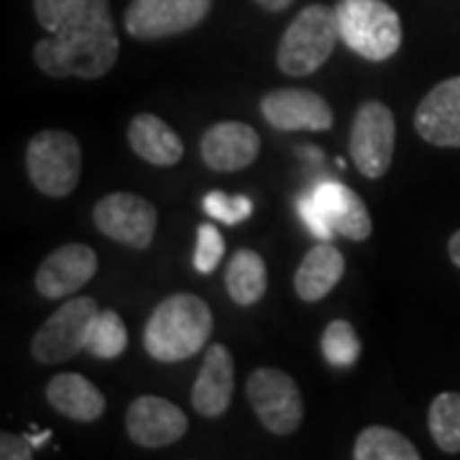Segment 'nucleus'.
I'll use <instances>...</instances> for the list:
<instances>
[{
    "label": "nucleus",
    "instance_id": "obj_17",
    "mask_svg": "<svg viewBox=\"0 0 460 460\" xmlns=\"http://www.w3.org/2000/svg\"><path fill=\"white\" fill-rule=\"evenodd\" d=\"M233 356L223 343H215L208 348L202 366H199V376L195 378L192 386V407L199 417L215 420L220 414H226L233 399Z\"/></svg>",
    "mask_w": 460,
    "mask_h": 460
},
{
    "label": "nucleus",
    "instance_id": "obj_15",
    "mask_svg": "<svg viewBox=\"0 0 460 460\" xmlns=\"http://www.w3.org/2000/svg\"><path fill=\"white\" fill-rule=\"evenodd\" d=\"M261 151V138L248 123L220 120L202 133L199 156L215 172H238L256 162Z\"/></svg>",
    "mask_w": 460,
    "mask_h": 460
},
{
    "label": "nucleus",
    "instance_id": "obj_25",
    "mask_svg": "<svg viewBox=\"0 0 460 460\" xmlns=\"http://www.w3.org/2000/svg\"><path fill=\"white\" fill-rule=\"evenodd\" d=\"M320 348L332 368H353L361 358V338L348 320H332L320 338Z\"/></svg>",
    "mask_w": 460,
    "mask_h": 460
},
{
    "label": "nucleus",
    "instance_id": "obj_12",
    "mask_svg": "<svg viewBox=\"0 0 460 460\" xmlns=\"http://www.w3.org/2000/svg\"><path fill=\"white\" fill-rule=\"evenodd\" d=\"M98 274V253L84 243H65L41 261L36 292L44 299H65L80 292Z\"/></svg>",
    "mask_w": 460,
    "mask_h": 460
},
{
    "label": "nucleus",
    "instance_id": "obj_7",
    "mask_svg": "<svg viewBox=\"0 0 460 460\" xmlns=\"http://www.w3.org/2000/svg\"><path fill=\"white\" fill-rule=\"evenodd\" d=\"M100 313L93 296H72L36 330L31 341V356L39 363H65L87 350V335L93 320Z\"/></svg>",
    "mask_w": 460,
    "mask_h": 460
},
{
    "label": "nucleus",
    "instance_id": "obj_16",
    "mask_svg": "<svg viewBox=\"0 0 460 460\" xmlns=\"http://www.w3.org/2000/svg\"><path fill=\"white\" fill-rule=\"evenodd\" d=\"M313 195L325 223L338 235L356 241V243L371 238L374 223H371L368 208L350 187H345L343 181H320L313 190Z\"/></svg>",
    "mask_w": 460,
    "mask_h": 460
},
{
    "label": "nucleus",
    "instance_id": "obj_3",
    "mask_svg": "<svg viewBox=\"0 0 460 460\" xmlns=\"http://www.w3.org/2000/svg\"><path fill=\"white\" fill-rule=\"evenodd\" d=\"M341 41L368 62H386L402 47V18L386 0H338Z\"/></svg>",
    "mask_w": 460,
    "mask_h": 460
},
{
    "label": "nucleus",
    "instance_id": "obj_1",
    "mask_svg": "<svg viewBox=\"0 0 460 460\" xmlns=\"http://www.w3.org/2000/svg\"><path fill=\"white\" fill-rule=\"evenodd\" d=\"M36 21L49 39L33 47L36 66L54 80H98L118 62L111 0H33Z\"/></svg>",
    "mask_w": 460,
    "mask_h": 460
},
{
    "label": "nucleus",
    "instance_id": "obj_11",
    "mask_svg": "<svg viewBox=\"0 0 460 460\" xmlns=\"http://www.w3.org/2000/svg\"><path fill=\"white\" fill-rule=\"evenodd\" d=\"M261 115L277 131H330L332 108L313 90L281 87L261 98Z\"/></svg>",
    "mask_w": 460,
    "mask_h": 460
},
{
    "label": "nucleus",
    "instance_id": "obj_26",
    "mask_svg": "<svg viewBox=\"0 0 460 460\" xmlns=\"http://www.w3.org/2000/svg\"><path fill=\"white\" fill-rule=\"evenodd\" d=\"M202 210L213 217L215 223H226V226H238L251 217L253 213V202L246 195H226V192H208L202 199Z\"/></svg>",
    "mask_w": 460,
    "mask_h": 460
},
{
    "label": "nucleus",
    "instance_id": "obj_30",
    "mask_svg": "<svg viewBox=\"0 0 460 460\" xmlns=\"http://www.w3.org/2000/svg\"><path fill=\"white\" fill-rule=\"evenodd\" d=\"M259 5H261L263 11H271V13H281V11H287L295 0H256Z\"/></svg>",
    "mask_w": 460,
    "mask_h": 460
},
{
    "label": "nucleus",
    "instance_id": "obj_2",
    "mask_svg": "<svg viewBox=\"0 0 460 460\" xmlns=\"http://www.w3.org/2000/svg\"><path fill=\"white\" fill-rule=\"evenodd\" d=\"M213 335V313L198 295L180 292L162 299L144 328V348L159 363L198 356Z\"/></svg>",
    "mask_w": 460,
    "mask_h": 460
},
{
    "label": "nucleus",
    "instance_id": "obj_5",
    "mask_svg": "<svg viewBox=\"0 0 460 460\" xmlns=\"http://www.w3.org/2000/svg\"><path fill=\"white\" fill-rule=\"evenodd\" d=\"M26 172L47 198H69L83 174L80 141L66 131H41L26 146Z\"/></svg>",
    "mask_w": 460,
    "mask_h": 460
},
{
    "label": "nucleus",
    "instance_id": "obj_14",
    "mask_svg": "<svg viewBox=\"0 0 460 460\" xmlns=\"http://www.w3.org/2000/svg\"><path fill=\"white\" fill-rule=\"evenodd\" d=\"M417 133L440 148H460V77L438 83L414 113Z\"/></svg>",
    "mask_w": 460,
    "mask_h": 460
},
{
    "label": "nucleus",
    "instance_id": "obj_19",
    "mask_svg": "<svg viewBox=\"0 0 460 460\" xmlns=\"http://www.w3.org/2000/svg\"><path fill=\"white\" fill-rule=\"evenodd\" d=\"M128 144L136 156L154 166H174L184 156L180 133L151 113H138L128 123Z\"/></svg>",
    "mask_w": 460,
    "mask_h": 460
},
{
    "label": "nucleus",
    "instance_id": "obj_32",
    "mask_svg": "<svg viewBox=\"0 0 460 460\" xmlns=\"http://www.w3.org/2000/svg\"><path fill=\"white\" fill-rule=\"evenodd\" d=\"M26 438L31 440L33 447H41V445L47 443V440H49V438H51V432H49V429H44V432H39V435H31V432H29Z\"/></svg>",
    "mask_w": 460,
    "mask_h": 460
},
{
    "label": "nucleus",
    "instance_id": "obj_13",
    "mask_svg": "<svg viewBox=\"0 0 460 460\" xmlns=\"http://www.w3.org/2000/svg\"><path fill=\"white\" fill-rule=\"evenodd\" d=\"M126 429L133 443L141 447H166L184 438L190 429L187 414L162 396L144 394L133 399L126 411Z\"/></svg>",
    "mask_w": 460,
    "mask_h": 460
},
{
    "label": "nucleus",
    "instance_id": "obj_28",
    "mask_svg": "<svg viewBox=\"0 0 460 460\" xmlns=\"http://www.w3.org/2000/svg\"><path fill=\"white\" fill-rule=\"evenodd\" d=\"M296 210H299L302 223L313 230L314 238H320V241H330V238H332V233H335V230L330 228L328 223H325V217H323L320 208H317V202H314L313 190H310V192H305V195H299V199H296Z\"/></svg>",
    "mask_w": 460,
    "mask_h": 460
},
{
    "label": "nucleus",
    "instance_id": "obj_29",
    "mask_svg": "<svg viewBox=\"0 0 460 460\" xmlns=\"http://www.w3.org/2000/svg\"><path fill=\"white\" fill-rule=\"evenodd\" d=\"M33 443L26 435H13V432H3L0 435V458L3 460H31Z\"/></svg>",
    "mask_w": 460,
    "mask_h": 460
},
{
    "label": "nucleus",
    "instance_id": "obj_10",
    "mask_svg": "<svg viewBox=\"0 0 460 460\" xmlns=\"http://www.w3.org/2000/svg\"><path fill=\"white\" fill-rule=\"evenodd\" d=\"M95 228L115 243L128 248H146L156 233V208L141 195L113 192L95 202L93 208Z\"/></svg>",
    "mask_w": 460,
    "mask_h": 460
},
{
    "label": "nucleus",
    "instance_id": "obj_8",
    "mask_svg": "<svg viewBox=\"0 0 460 460\" xmlns=\"http://www.w3.org/2000/svg\"><path fill=\"white\" fill-rule=\"evenodd\" d=\"M350 159L366 180H381L394 162L396 123L394 113L378 102L368 100L358 108L350 126Z\"/></svg>",
    "mask_w": 460,
    "mask_h": 460
},
{
    "label": "nucleus",
    "instance_id": "obj_21",
    "mask_svg": "<svg viewBox=\"0 0 460 460\" xmlns=\"http://www.w3.org/2000/svg\"><path fill=\"white\" fill-rule=\"evenodd\" d=\"M266 287H269V271L261 256L251 248L235 251V256L226 269V289L230 299L238 307H253L266 295Z\"/></svg>",
    "mask_w": 460,
    "mask_h": 460
},
{
    "label": "nucleus",
    "instance_id": "obj_31",
    "mask_svg": "<svg viewBox=\"0 0 460 460\" xmlns=\"http://www.w3.org/2000/svg\"><path fill=\"white\" fill-rule=\"evenodd\" d=\"M447 253H450V261L456 263L460 269V230H456L447 241Z\"/></svg>",
    "mask_w": 460,
    "mask_h": 460
},
{
    "label": "nucleus",
    "instance_id": "obj_22",
    "mask_svg": "<svg viewBox=\"0 0 460 460\" xmlns=\"http://www.w3.org/2000/svg\"><path fill=\"white\" fill-rule=\"evenodd\" d=\"M356 460H420V450L410 438H404L399 429L371 425L356 438L353 445Z\"/></svg>",
    "mask_w": 460,
    "mask_h": 460
},
{
    "label": "nucleus",
    "instance_id": "obj_4",
    "mask_svg": "<svg viewBox=\"0 0 460 460\" xmlns=\"http://www.w3.org/2000/svg\"><path fill=\"white\" fill-rule=\"evenodd\" d=\"M341 39L335 8L313 3L302 8L281 33L277 65L289 77H310L330 59Z\"/></svg>",
    "mask_w": 460,
    "mask_h": 460
},
{
    "label": "nucleus",
    "instance_id": "obj_23",
    "mask_svg": "<svg viewBox=\"0 0 460 460\" xmlns=\"http://www.w3.org/2000/svg\"><path fill=\"white\" fill-rule=\"evenodd\" d=\"M428 428L435 445L443 453H460V392H443L432 399Z\"/></svg>",
    "mask_w": 460,
    "mask_h": 460
},
{
    "label": "nucleus",
    "instance_id": "obj_18",
    "mask_svg": "<svg viewBox=\"0 0 460 460\" xmlns=\"http://www.w3.org/2000/svg\"><path fill=\"white\" fill-rule=\"evenodd\" d=\"M345 274V259L330 241L313 246L296 266L295 292L302 302H320L338 287Z\"/></svg>",
    "mask_w": 460,
    "mask_h": 460
},
{
    "label": "nucleus",
    "instance_id": "obj_24",
    "mask_svg": "<svg viewBox=\"0 0 460 460\" xmlns=\"http://www.w3.org/2000/svg\"><path fill=\"white\" fill-rule=\"evenodd\" d=\"M128 348V328L113 310H100L87 335V353L102 361H113Z\"/></svg>",
    "mask_w": 460,
    "mask_h": 460
},
{
    "label": "nucleus",
    "instance_id": "obj_20",
    "mask_svg": "<svg viewBox=\"0 0 460 460\" xmlns=\"http://www.w3.org/2000/svg\"><path fill=\"white\" fill-rule=\"evenodd\" d=\"M47 402L75 422H95L105 414V396L83 374H57L47 384Z\"/></svg>",
    "mask_w": 460,
    "mask_h": 460
},
{
    "label": "nucleus",
    "instance_id": "obj_6",
    "mask_svg": "<svg viewBox=\"0 0 460 460\" xmlns=\"http://www.w3.org/2000/svg\"><path fill=\"white\" fill-rule=\"evenodd\" d=\"M246 396L263 429L271 435H292L305 420V402L296 381L279 368L261 366L246 381Z\"/></svg>",
    "mask_w": 460,
    "mask_h": 460
},
{
    "label": "nucleus",
    "instance_id": "obj_27",
    "mask_svg": "<svg viewBox=\"0 0 460 460\" xmlns=\"http://www.w3.org/2000/svg\"><path fill=\"white\" fill-rule=\"evenodd\" d=\"M226 241L223 233L213 223H202L198 228V248H195V269L199 274H213L223 261Z\"/></svg>",
    "mask_w": 460,
    "mask_h": 460
},
{
    "label": "nucleus",
    "instance_id": "obj_9",
    "mask_svg": "<svg viewBox=\"0 0 460 460\" xmlns=\"http://www.w3.org/2000/svg\"><path fill=\"white\" fill-rule=\"evenodd\" d=\"M213 0H131L123 26L138 41L192 31L208 18Z\"/></svg>",
    "mask_w": 460,
    "mask_h": 460
}]
</instances>
